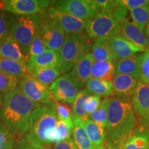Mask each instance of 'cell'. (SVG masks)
Segmentation results:
<instances>
[{"label": "cell", "mask_w": 149, "mask_h": 149, "mask_svg": "<svg viewBox=\"0 0 149 149\" xmlns=\"http://www.w3.org/2000/svg\"><path fill=\"white\" fill-rule=\"evenodd\" d=\"M137 120L131 100L116 97L109 98L107 134L110 144L121 148L131 137Z\"/></svg>", "instance_id": "cell-1"}, {"label": "cell", "mask_w": 149, "mask_h": 149, "mask_svg": "<svg viewBox=\"0 0 149 149\" xmlns=\"http://www.w3.org/2000/svg\"><path fill=\"white\" fill-rule=\"evenodd\" d=\"M39 104L28 99L19 88L6 95L0 109V120L15 135H24L29 129L31 114Z\"/></svg>", "instance_id": "cell-2"}, {"label": "cell", "mask_w": 149, "mask_h": 149, "mask_svg": "<svg viewBox=\"0 0 149 149\" xmlns=\"http://www.w3.org/2000/svg\"><path fill=\"white\" fill-rule=\"evenodd\" d=\"M57 120L53 108L39 106L31 114L29 129L24 135L30 140L39 144H51L55 135Z\"/></svg>", "instance_id": "cell-3"}, {"label": "cell", "mask_w": 149, "mask_h": 149, "mask_svg": "<svg viewBox=\"0 0 149 149\" xmlns=\"http://www.w3.org/2000/svg\"><path fill=\"white\" fill-rule=\"evenodd\" d=\"M92 44L86 33L66 35V40L59 51L61 74L72 69L77 63L87 53H90Z\"/></svg>", "instance_id": "cell-4"}, {"label": "cell", "mask_w": 149, "mask_h": 149, "mask_svg": "<svg viewBox=\"0 0 149 149\" xmlns=\"http://www.w3.org/2000/svg\"><path fill=\"white\" fill-rule=\"evenodd\" d=\"M8 19L9 35L17 42L22 53L29 59V49L40 24L38 15L11 16Z\"/></svg>", "instance_id": "cell-5"}, {"label": "cell", "mask_w": 149, "mask_h": 149, "mask_svg": "<svg viewBox=\"0 0 149 149\" xmlns=\"http://www.w3.org/2000/svg\"><path fill=\"white\" fill-rule=\"evenodd\" d=\"M120 26L111 14V10L101 9L96 15L87 20L85 31L90 40L111 37L120 34Z\"/></svg>", "instance_id": "cell-6"}, {"label": "cell", "mask_w": 149, "mask_h": 149, "mask_svg": "<svg viewBox=\"0 0 149 149\" xmlns=\"http://www.w3.org/2000/svg\"><path fill=\"white\" fill-rule=\"evenodd\" d=\"M56 10L87 21L98 13L101 8L95 0H61L53 3Z\"/></svg>", "instance_id": "cell-7"}, {"label": "cell", "mask_w": 149, "mask_h": 149, "mask_svg": "<svg viewBox=\"0 0 149 149\" xmlns=\"http://www.w3.org/2000/svg\"><path fill=\"white\" fill-rule=\"evenodd\" d=\"M18 88L28 99L35 104L50 107L55 104L49 87L31 76L21 79Z\"/></svg>", "instance_id": "cell-8"}, {"label": "cell", "mask_w": 149, "mask_h": 149, "mask_svg": "<svg viewBox=\"0 0 149 149\" xmlns=\"http://www.w3.org/2000/svg\"><path fill=\"white\" fill-rule=\"evenodd\" d=\"M38 31L46 48L59 53L66 40V34L58 24L46 15L44 19L40 18Z\"/></svg>", "instance_id": "cell-9"}, {"label": "cell", "mask_w": 149, "mask_h": 149, "mask_svg": "<svg viewBox=\"0 0 149 149\" xmlns=\"http://www.w3.org/2000/svg\"><path fill=\"white\" fill-rule=\"evenodd\" d=\"M49 90L55 102L72 104L82 88L66 74L56 79L50 86Z\"/></svg>", "instance_id": "cell-10"}, {"label": "cell", "mask_w": 149, "mask_h": 149, "mask_svg": "<svg viewBox=\"0 0 149 149\" xmlns=\"http://www.w3.org/2000/svg\"><path fill=\"white\" fill-rule=\"evenodd\" d=\"M46 15L48 19L58 24L66 35L81 34L84 33L86 23V20L60 12L53 7L48 8Z\"/></svg>", "instance_id": "cell-11"}, {"label": "cell", "mask_w": 149, "mask_h": 149, "mask_svg": "<svg viewBox=\"0 0 149 149\" xmlns=\"http://www.w3.org/2000/svg\"><path fill=\"white\" fill-rule=\"evenodd\" d=\"M49 1L37 0H6L0 3L2 8L10 13L19 16H28L37 15L43 9L49 6Z\"/></svg>", "instance_id": "cell-12"}, {"label": "cell", "mask_w": 149, "mask_h": 149, "mask_svg": "<svg viewBox=\"0 0 149 149\" xmlns=\"http://www.w3.org/2000/svg\"><path fill=\"white\" fill-rule=\"evenodd\" d=\"M134 111L149 122V84L138 81L131 98Z\"/></svg>", "instance_id": "cell-13"}, {"label": "cell", "mask_w": 149, "mask_h": 149, "mask_svg": "<svg viewBox=\"0 0 149 149\" xmlns=\"http://www.w3.org/2000/svg\"><path fill=\"white\" fill-rule=\"evenodd\" d=\"M109 43L117 61L128 58L135 55L136 53H144L146 51L144 48L139 47L129 42L121 34L110 37Z\"/></svg>", "instance_id": "cell-14"}, {"label": "cell", "mask_w": 149, "mask_h": 149, "mask_svg": "<svg viewBox=\"0 0 149 149\" xmlns=\"http://www.w3.org/2000/svg\"><path fill=\"white\" fill-rule=\"evenodd\" d=\"M94 61L91 53L86 55L79 62L77 63L72 69L67 73L76 84L82 88L87 81L91 78V69Z\"/></svg>", "instance_id": "cell-15"}, {"label": "cell", "mask_w": 149, "mask_h": 149, "mask_svg": "<svg viewBox=\"0 0 149 149\" xmlns=\"http://www.w3.org/2000/svg\"><path fill=\"white\" fill-rule=\"evenodd\" d=\"M120 26V34L135 45L144 50L149 49V39L143 31L138 29L133 22L126 19L119 23Z\"/></svg>", "instance_id": "cell-16"}, {"label": "cell", "mask_w": 149, "mask_h": 149, "mask_svg": "<svg viewBox=\"0 0 149 149\" xmlns=\"http://www.w3.org/2000/svg\"><path fill=\"white\" fill-rule=\"evenodd\" d=\"M138 81L127 74H116L112 81L113 95L120 98H132Z\"/></svg>", "instance_id": "cell-17"}, {"label": "cell", "mask_w": 149, "mask_h": 149, "mask_svg": "<svg viewBox=\"0 0 149 149\" xmlns=\"http://www.w3.org/2000/svg\"><path fill=\"white\" fill-rule=\"evenodd\" d=\"M29 70L38 68H60V57L58 52L47 49L44 53L35 57L29 58L28 60Z\"/></svg>", "instance_id": "cell-18"}, {"label": "cell", "mask_w": 149, "mask_h": 149, "mask_svg": "<svg viewBox=\"0 0 149 149\" xmlns=\"http://www.w3.org/2000/svg\"><path fill=\"white\" fill-rule=\"evenodd\" d=\"M109 38L110 37H101L94 40L91 46V54L94 61H111L117 64L118 61L111 49Z\"/></svg>", "instance_id": "cell-19"}, {"label": "cell", "mask_w": 149, "mask_h": 149, "mask_svg": "<svg viewBox=\"0 0 149 149\" xmlns=\"http://www.w3.org/2000/svg\"><path fill=\"white\" fill-rule=\"evenodd\" d=\"M120 149H149V122L136 127L131 137Z\"/></svg>", "instance_id": "cell-20"}, {"label": "cell", "mask_w": 149, "mask_h": 149, "mask_svg": "<svg viewBox=\"0 0 149 149\" xmlns=\"http://www.w3.org/2000/svg\"><path fill=\"white\" fill-rule=\"evenodd\" d=\"M0 57L27 64L28 58L22 53L17 42L10 35L0 45Z\"/></svg>", "instance_id": "cell-21"}, {"label": "cell", "mask_w": 149, "mask_h": 149, "mask_svg": "<svg viewBox=\"0 0 149 149\" xmlns=\"http://www.w3.org/2000/svg\"><path fill=\"white\" fill-rule=\"evenodd\" d=\"M116 74V64L111 61H93L91 78L111 81Z\"/></svg>", "instance_id": "cell-22"}, {"label": "cell", "mask_w": 149, "mask_h": 149, "mask_svg": "<svg viewBox=\"0 0 149 149\" xmlns=\"http://www.w3.org/2000/svg\"><path fill=\"white\" fill-rule=\"evenodd\" d=\"M0 70L20 79L31 77L27 64L0 57Z\"/></svg>", "instance_id": "cell-23"}, {"label": "cell", "mask_w": 149, "mask_h": 149, "mask_svg": "<svg viewBox=\"0 0 149 149\" xmlns=\"http://www.w3.org/2000/svg\"><path fill=\"white\" fill-rule=\"evenodd\" d=\"M73 128H72V140L79 149H93L92 143L89 139L88 135L83 125L82 121L77 117L73 116Z\"/></svg>", "instance_id": "cell-24"}, {"label": "cell", "mask_w": 149, "mask_h": 149, "mask_svg": "<svg viewBox=\"0 0 149 149\" xmlns=\"http://www.w3.org/2000/svg\"><path fill=\"white\" fill-rule=\"evenodd\" d=\"M127 74L139 79L140 66L138 55L118 60L116 64V74Z\"/></svg>", "instance_id": "cell-25"}, {"label": "cell", "mask_w": 149, "mask_h": 149, "mask_svg": "<svg viewBox=\"0 0 149 149\" xmlns=\"http://www.w3.org/2000/svg\"><path fill=\"white\" fill-rule=\"evenodd\" d=\"M86 89L91 95L98 97L113 96V84L111 81L91 78L86 84Z\"/></svg>", "instance_id": "cell-26"}, {"label": "cell", "mask_w": 149, "mask_h": 149, "mask_svg": "<svg viewBox=\"0 0 149 149\" xmlns=\"http://www.w3.org/2000/svg\"><path fill=\"white\" fill-rule=\"evenodd\" d=\"M83 125L93 146H98L104 144L107 139V131L91 119L82 121Z\"/></svg>", "instance_id": "cell-27"}, {"label": "cell", "mask_w": 149, "mask_h": 149, "mask_svg": "<svg viewBox=\"0 0 149 149\" xmlns=\"http://www.w3.org/2000/svg\"><path fill=\"white\" fill-rule=\"evenodd\" d=\"M29 72L31 77L46 86L51 85L61 74L59 69L51 67L34 68L29 70Z\"/></svg>", "instance_id": "cell-28"}, {"label": "cell", "mask_w": 149, "mask_h": 149, "mask_svg": "<svg viewBox=\"0 0 149 149\" xmlns=\"http://www.w3.org/2000/svg\"><path fill=\"white\" fill-rule=\"evenodd\" d=\"M72 128H73L72 119L68 120H57L55 135L52 139V143L57 144L70 138V135H72Z\"/></svg>", "instance_id": "cell-29"}, {"label": "cell", "mask_w": 149, "mask_h": 149, "mask_svg": "<svg viewBox=\"0 0 149 149\" xmlns=\"http://www.w3.org/2000/svg\"><path fill=\"white\" fill-rule=\"evenodd\" d=\"M91 95L86 89H82L78 93L74 99L72 106V110L74 116L77 117L81 121L89 119V115L87 114L84 109V104L87 98Z\"/></svg>", "instance_id": "cell-30"}, {"label": "cell", "mask_w": 149, "mask_h": 149, "mask_svg": "<svg viewBox=\"0 0 149 149\" xmlns=\"http://www.w3.org/2000/svg\"><path fill=\"white\" fill-rule=\"evenodd\" d=\"M133 23L141 31H144L149 22V6L130 10Z\"/></svg>", "instance_id": "cell-31"}, {"label": "cell", "mask_w": 149, "mask_h": 149, "mask_svg": "<svg viewBox=\"0 0 149 149\" xmlns=\"http://www.w3.org/2000/svg\"><path fill=\"white\" fill-rule=\"evenodd\" d=\"M109 104V98H106L102 100L100 107L90 115L89 118L103 128H107L108 107Z\"/></svg>", "instance_id": "cell-32"}, {"label": "cell", "mask_w": 149, "mask_h": 149, "mask_svg": "<svg viewBox=\"0 0 149 149\" xmlns=\"http://www.w3.org/2000/svg\"><path fill=\"white\" fill-rule=\"evenodd\" d=\"M21 79L0 70V93L7 95L17 88Z\"/></svg>", "instance_id": "cell-33"}, {"label": "cell", "mask_w": 149, "mask_h": 149, "mask_svg": "<svg viewBox=\"0 0 149 149\" xmlns=\"http://www.w3.org/2000/svg\"><path fill=\"white\" fill-rule=\"evenodd\" d=\"M15 139L8 128L0 121V149H13Z\"/></svg>", "instance_id": "cell-34"}, {"label": "cell", "mask_w": 149, "mask_h": 149, "mask_svg": "<svg viewBox=\"0 0 149 149\" xmlns=\"http://www.w3.org/2000/svg\"><path fill=\"white\" fill-rule=\"evenodd\" d=\"M140 66L139 79L145 84H149V49L144 53L138 54Z\"/></svg>", "instance_id": "cell-35"}, {"label": "cell", "mask_w": 149, "mask_h": 149, "mask_svg": "<svg viewBox=\"0 0 149 149\" xmlns=\"http://www.w3.org/2000/svg\"><path fill=\"white\" fill-rule=\"evenodd\" d=\"M58 120H71L74 116L73 112L69 105L64 102H55L52 107Z\"/></svg>", "instance_id": "cell-36"}, {"label": "cell", "mask_w": 149, "mask_h": 149, "mask_svg": "<svg viewBox=\"0 0 149 149\" xmlns=\"http://www.w3.org/2000/svg\"><path fill=\"white\" fill-rule=\"evenodd\" d=\"M46 50H47V48H46L45 44L43 42L40 32L37 30L36 34H35L34 38L33 39L31 46H30L29 59L40 55Z\"/></svg>", "instance_id": "cell-37"}, {"label": "cell", "mask_w": 149, "mask_h": 149, "mask_svg": "<svg viewBox=\"0 0 149 149\" xmlns=\"http://www.w3.org/2000/svg\"><path fill=\"white\" fill-rule=\"evenodd\" d=\"M14 149H51L48 147L44 146L30 140L25 135L19 137L16 143H15Z\"/></svg>", "instance_id": "cell-38"}, {"label": "cell", "mask_w": 149, "mask_h": 149, "mask_svg": "<svg viewBox=\"0 0 149 149\" xmlns=\"http://www.w3.org/2000/svg\"><path fill=\"white\" fill-rule=\"evenodd\" d=\"M101 102V99L100 97L91 95L87 98L84 104V109L87 114L90 116L91 114H92L93 112L98 109Z\"/></svg>", "instance_id": "cell-39"}, {"label": "cell", "mask_w": 149, "mask_h": 149, "mask_svg": "<svg viewBox=\"0 0 149 149\" xmlns=\"http://www.w3.org/2000/svg\"><path fill=\"white\" fill-rule=\"evenodd\" d=\"M127 13L128 9L119 2L118 5L111 10L112 15L118 24L126 19V16H127Z\"/></svg>", "instance_id": "cell-40"}, {"label": "cell", "mask_w": 149, "mask_h": 149, "mask_svg": "<svg viewBox=\"0 0 149 149\" xmlns=\"http://www.w3.org/2000/svg\"><path fill=\"white\" fill-rule=\"evenodd\" d=\"M118 2L130 10L149 6V0H122L118 1Z\"/></svg>", "instance_id": "cell-41"}, {"label": "cell", "mask_w": 149, "mask_h": 149, "mask_svg": "<svg viewBox=\"0 0 149 149\" xmlns=\"http://www.w3.org/2000/svg\"><path fill=\"white\" fill-rule=\"evenodd\" d=\"M8 19L6 15L2 12H0V45L8 36Z\"/></svg>", "instance_id": "cell-42"}, {"label": "cell", "mask_w": 149, "mask_h": 149, "mask_svg": "<svg viewBox=\"0 0 149 149\" xmlns=\"http://www.w3.org/2000/svg\"><path fill=\"white\" fill-rule=\"evenodd\" d=\"M52 149H79L72 138H69L61 142L55 144Z\"/></svg>", "instance_id": "cell-43"}, {"label": "cell", "mask_w": 149, "mask_h": 149, "mask_svg": "<svg viewBox=\"0 0 149 149\" xmlns=\"http://www.w3.org/2000/svg\"><path fill=\"white\" fill-rule=\"evenodd\" d=\"M95 3L101 9H107L112 10L118 5V1L111 0H95Z\"/></svg>", "instance_id": "cell-44"}, {"label": "cell", "mask_w": 149, "mask_h": 149, "mask_svg": "<svg viewBox=\"0 0 149 149\" xmlns=\"http://www.w3.org/2000/svg\"><path fill=\"white\" fill-rule=\"evenodd\" d=\"M105 146L107 149H120V148H118V147H117V146H114V145L110 144V143L107 144V145H105Z\"/></svg>", "instance_id": "cell-45"}, {"label": "cell", "mask_w": 149, "mask_h": 149, "mask_svg": "<svg viewBox=\"0 0 149 149\" xmlns=\"http://www.w3.org/2000/svg\"><path fill=\"white\" fill-rule=\"evenodd\" d=\"M144 33H145V35H146V37L149 39V22H148V24H147V25H146V28H145Z\"/></svg>", "instance_id": "cell-46"}, {"label": "cell", "mask_w": 149, "mask_h": 149, "mask_svg": "<svg viewBox=\"0 0 149 149\" xmlns=\"http://www.w3.org/2000/svg\"><path fill=\"white\" fill-rule=\"evenodd\" d=\"M93 149H107V148H106L105 145H104V144H102V145H100V146L93 147Z\"/></svg>", "instance_id": "cell-47"}, {"label": "cell", "mask_w": 149, "mask_h": 149, "mask_svg": "<svg viewBox=\"0 0 149 149\" xmlns=\"http://www.w3.org/2000/svg\"><path fill=\"white\" fill-rule=\"evenodd\" d=\"M2 103H3L2 97H1V93H0V109H1V105H2Z\"/></svg>", "instance_id": "cell-48"}]
</instances>
